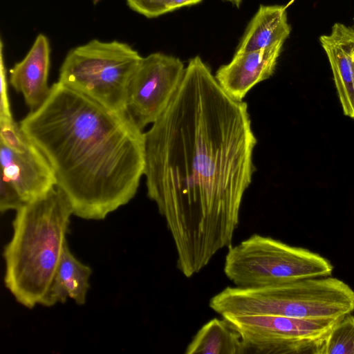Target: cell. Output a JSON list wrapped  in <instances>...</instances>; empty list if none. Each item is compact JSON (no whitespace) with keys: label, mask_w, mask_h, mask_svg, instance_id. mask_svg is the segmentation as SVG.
Returning a JSON list of instances; mask_svg holds the SVG:
<instances>
[{"label":"cell","mask_w":354,"mask_h":354,"mask_svg":"<svg viewBox=\"0 0 354 354\" xmlns=\"http://www.w3.org/2000/svg\"><path fill=\"white\" fill-rule=\"evenodd\" d=\"M248 104L228 95L199 56L145 133L148 197L165 218L186 277L230 247L254 171Z\"/></svg>","instance_id":"cell-1"},{"label":"cell","mask_w":354,"mask_h":354,"mask_svg":"<svg viewBox=\"0 0 354 354\" xmlns=\"http://www.w3.org/2000/svg\"><path fill=\"white\" fill-rule=\"evenodd\" d=\"M19 125L50 162L73 215L103 220L136 194L145 171V133L125 113L57 82Z\"/></svg>","instance_id":"cell-2"},{"label":"cell","mask_w":354,"mask_h":354,"mask_svg":"<svg viewBox=\"0 0 354 354\" xmlns=\"http://www.w3.org/2000/svg\"><path fill=\"white\" fill-rule=\"evenodd\" d=\"M72 214V205L57 185L16 211L3 251L4 283L27 308L46 306Z\"/></svg>","instance_id":"cell-3"},{"label":"cell","mask_w":354,"mask_h":354,"mask_svg":"<svg viewBox=\"0 0 354 354\" xmlns=\"http://www.w3.org/2000/svg\"><path fill=\"white\" fill-rule=\"evenodd\" d=\"M209 305L221 315L339 319L354 310V290L328 276L260 287H227L212 297Z\"/></svg>","instance_id":"cell-4"},{"label":"cell","mask_w":354,"mask_h":354,"mask_svg":"<svg viewBox=\"0 0 354 354\" xmlns=\"http://www.w3.org/2000/svg\"><path fill=\"white\" fill-rule=\"evenodd\" d=\"M223 270L236 286L253 288L330 276L333 267L306 248L254 234L229 247Z\"/></svg>","instance_id":"cell-5"},{"label":"cell","mask_w":354,"mask_h":354,"mask_svg":"<svg viewBox=\"0 0 354 354\" xmlns=\"http://www.w3.org/2000/svg\"><path fill=\"white\" fill-rule=\"evenodd\" d=\"M142 58L126 43L93 39L68 52L58 82L112 111L125 113L129 84Z\"/></svg>","instance_id":"cell-6"},{"label":"cell","mask_w":354,"mask_h":354,"mask_svg":"<svg viewBox=\"0 0 354 354\" xmlns=\"http://www.w3.org/2000/svg\"><path fill=\"white\" fill-rule=\"evenodd\" d=\"M241 335L245 353L323 354L325 338L339 319L277 315H221Z\"/></svg>","instance_id":"cell-7"},{"label":"cell","mask_w":354,"mask_h":354,"mask_svg":"<svg viewBox=\"0 0 354 354\" xmlns=\"http://www.w3.org/2000/svg\"><path fill=\"white\" fill-rule=\"evenodd\" d=\"M185 66L176 57L154 53L142 58L129 84L125 113L140 131L162 114L183 79Z\"/></svg>","instance_id":"cell-8"},{"label":"cell","mask_w":354,"mask_h":354,"mask_svg":"<svg viewBox=\"0 0 354 354\" xmlns=\"http://www.w3.org/2000/svg\"><path fill=\"white\" fill-rule=\"evenodd\" d=\"M0 160L1 176L16 189L25 203L43 196L57 185L52 166L26 133L10 146L0 142Z\"/></svg>","instance_id":"cell-9"},{"label":"cell","mask_w":354,"mask_h":354,"mask_svg":"<svg viewBox=\"0 0 354 354\" xmlns=\"http://www.w3.org/2000/svg\"><path fill=\"white\" fill-rule=\"evenodd\" d=\"M283 44L235 53L232 60L216 71L215 77L222 88L236 100H243L250 90L274 72Z\"/></svg>","instance_id":"cell-10"},{"label":"cell","mask_w":354,"mask_h":354,"mask_svg":"<svg viewBox=\"0 0 354 354\" xmlns=\"http://www.w3.org/2000/svg\"><path fill=\"white\" fill-rule=\"evenodd\" d=\"M50 53L48 38L39 34L26 57L10 70V84L23 95L30 111L40 106L50 93Z\"/></svg>","instance_id":"cell-11"},{"label":"cell","mask_w":354,"mask_h":354,"mask_svg":"<svg viewBox=\"0 0 354 354\" xmlns=\"http://www.w3.org/2000/svg\"><path fill=\"white\" fill-rule=\"evenodd\" d=\"M319 40L331 66L343 113L354 118L352 69L354 29L341 23H335L330 35L321 36Z\"/></svg>","instance_id":"cell-12"},{"label":"cell","mask_w":354,"mask_h":354,"mask_svg":"<svg viewBox=\"0 0 354 354\" xmlns=\"http://www.w3.org/2000/svg\"><path fill=\"white\" fill-rule=\"evenodd\" d=\"M290 30L285 6L261 5L248 25L236 53L283 44Z\"/></svg>","instance_id":"cell-13"},{"label":"cell","mask_w":354,"mask_h":354,"mask_svg":"<svg viewBox=\"0 0 354 354\" xmlns=\"http://www.w3.org/2000/svg\"><path fill=\"white\" fill-rule=\"evenodd\" d=\"M91 274V268L80 262L70 251L66 241L45 306L64 304L68 298L78 305H84Z\"/></svg>","instance_id":"cell-14"},{"label":"cell","mask_w":354,"mask_h":354,"mask_svg":"<svg viewBox=\"0 0 354 354\" xmlns=\"http://www.w3.org/2000/svg\"><path fill=\"white\" fill-rule=\"evenodd\" d=\"M185 353L245 354V348L240 334L226 319L213 318L198 330Z\"/></svg>","instance_id":"cell-15"},{"label":"cell","mask_w":354,"mask_h":354,"mask_svg":"<svg viewBox=\"0 0 354 354\" xmlns=\"http://www.w3.org/2000/svg\"><path fill=\"white\" fill-rule=\"evenodd\" d=\"M323 354H354V316L342 317L330 330L324 344Z\"/></svg>","instance_id":"cell-16"},{"label":"cell","mask_w":354,"mask_h":354,"mask_svg":"<svg viewBox=\"0 0 354 354\" xmlns=\"http://www.w3.org/2000/svg\"><path fill=\"white\" fill-rule=\"evenodd\" d=\"M129 8L147 18L169 12L171 0H126Z\"/></svg>","instance_id":"cell-17"},{"label":"cell","mask_w":354,"mask_h":354,"mask_svg":"<svg viewBox=\"0 0 354 354\" xmlns=\"http://www.w3.org/2000/svg\"><path fill=\"white\" fill-rule=\"evenodd\" d=\"M26 203L16 189L3 177L0 183V211L4 213L8 210L19 209Z\"/></svg>","instance_id":"cell-18"},{"label":"cell","mask_w":354,"mask_h":354,"mask_svg":"<svg viewBox=\"0 0 354 354\" xmlns=\"http://www.w3.org/2000/svg\"><path fill=\"white\" fill-rule=\"evenodd\" d=\"M2 44H1V106L0 118H12L10 102L8 95V86L6 82V71L4 67L2 56Z\"/></svg>","instance_id":"cell-19"},{"label":"cell","mask_w":354,"mask_h":354,"mask_svg":"<svg viewBox=\"0 0 354 354\" xmlns=\"http://www.w3.org/2000/svg\"><path fill=\"white\" fill-rule=\"evenodd\" d=\"M202 0H171L169 11L172 12L185 6L195 5Z\"/></svg>","instance_id":"cell-20"},{"label":"cell","mask_w":354,"mask_h":354,"mask_svg":"<svg viewBox=\"0 0 354 354\" xmlns=\"http://www.w3.org/2000/svg\"><path fill=\"white\" fill-rule=\"evenodd\" d=\"M231 3L233 6L239 8L241 3L242 0H223Z\"/></svg>","instance_id":"cell-21"},{"label":"cell","mask_w":354,"mask_h":354,"mask_svg":"<svg viewBox=\"0 0 354 354\" xmlns=\"http://www.w3.org/2000/svg\"><path fill=\"white\" fill-rule=\"evenodd\" d=\"M352 69H353V89H354V55H353V59H352Z\"/></svg>","instance_id":"cell-22"}]
</instances>
